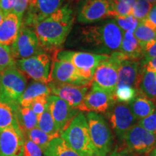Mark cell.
<instances>
[{
  "instance_id": "cell-1",
  "label": "cell",
  "mask_w": 156,
  "mask_h": 156,
  "mask_svg": "<svg viewBox=\"0 0 156 156\" xmlns=\"http://www.w3.org/2000/svg\"><path fill=\"white\" fill-rule=\"evenodd\" d=\"M74 20L73 9L71 4L68 2L33 27L41 48L45 53L53 56L60 51L72 30Z\"/></svg>"
},
{
  "instance_id": "cell-2",
  "label": "cell",
  "mask_w": 156,
  "mask_h": 156,
  "mask_svg": "<svg viewBox=\"0 0 156 156\" xmlns=\"http://www.w3.org/2000/svg\"><path fill=\"white\" fill-rule=\"evenodd\" d=\"M77 44L90 53L110 55L119 50L123 33L114 19L103 20L80 30Z\"/></svg>"
},
{
  "instance_id": "cell-3",
  "label": "cell",
  "mask_w": 156,
  "mask_h": 156,
  "mask_svg": "<svg viewBox=\"0 0 156 156\" xmlns=\"http://www.w3.org/2000/svg\"><path fill=\"white\" fill-rule=\"evenodd\" d=\"M60 137L80 156H96L89 133L86 116L79 112L61 133Z\"/></svg>"
},
{
  "instance_id": "cell-4",
  "label": "cell",
  "mask_w": 156,
  "mask_h": 156,
  "mask_svg": "<svg viewBox=\"0 0 156 156\" xmlns=\"http://www.w3.org/2000/svg\"><path fill=\"white\" fill-rule=\"evenodd\" d=\"M89 133L96 156H108L112 152L114 136L105 117L95 112L85 115Z\"/></svg>"
},
{
  "instance_id": "cell-5",
  "label": "cell",
  "mask_w": 156,
  "mask_h": 156,
  "mask_svg": "<svg viewBox=\"0 0 156 156\" xmlns=\"http://www.w3.org/2000/svg\"><path fill=\"white\" fill-rule=\"evenodd\" d=\"M26 78L16 68L6 69L0 73V101L15 108L20 105L26 88Z\"/></svg>"
},
{
  "instance_id": "cell-6",
  "label": "cell",
  "mask_w": 156,
  "mask_h": 156,
  "mask_svg": "<svg viewBox=\"0 0 156 156\" xmlns=\"http://www.w3.org/2000/svg\"><path fill=\"white\" fill-rule=\"evenodd\" d=\"M108 55L90 53L85 51H58L52 58L67 60L73 64L78 75L92 82L95 70L98 66L108 58Z\"/></svg>"
},
{
  "instance_id": "cell-7",
  "label": "cell",
  "mask_w": 156,
  "mask_h": 156,
  "mask_svg": "<svg viewBox=\"0 0 156 156\" xmlns=\"http://www.w3.org/2000/svg\"><path fill=\"white\" fill-rule=\"evenodd\" d=\"M127 58H129L122 52H113L106 60L96 67L92 83L109 93H114L117 85L119 68L121 63Z\"/></svg>"
},
{
  "instance_id": "cell-8",
  "label": "cell",
  "mask_w": 156,
  "mask_h": 156,
  "mask_svg": "<svg viewBox=\"0 0 156 156\" xmlns=\"http://www.w3.org/2000/svg\"><path fill=\"white\" fill-rule=\"evenodd\" d=\"M15 67L25 78H30L44 84L49 83L51 58L45 52L16 60Z\"/></svg>"
},
{
  "instance_id": "cell-9",
  "label": "cell",
  "mask_w": 156,
  "mask_h": 156,
  "mask_svg": "<svg viewBox=\"0 0 156 156\" xmlns=\"http://www.w3.org/2000/svg\"><path fill=\"white\" fill-rule=\"evenodd\" d=\"M114 0H80L77 6V20L92 24L112 16Z\"/></svg>"
},
{
  "instance_id": "cell-10",
  "label": "cell",
  "mask_w": 156,
  "mask_h": 156,
  "mask_svg": "<svg viewBox=\"0 0 156 156\" xmlns=\"http://www.w3.org/2000/svg\"><path fill=\"white\" fill-rule=\"evenodd\" d=\"M105 116L112 126L119 141H124L128 130L136 124L137 119L132 114L128 104L116 101L105 113Z\"/></svg>"
},
{
  "instance_id": "cell-11",
  "label": "cell",
  "mask_w": 156,
  "mask_h": 156,
  "mask_svg": "<svg viewBox=\"0 0 156 156\" xmlns=\"http://www.w3.org/2000/svg\"><path fill=\"white\" fill-rule=\"evenodd\" d=\"M12 55L15 60L30 57L42 52L38 40L33 29L21 25L16 41L10 46Z\"/></svg>"
},
{
  "instance_id": "cell-12",
  "label": "cell",
  "mask_w": 156,
  "mask_h": 156,
  "mask_svg": "<svg viewBox=\"0 0 156 156\" xmlns=\"http://www.w3.org/2000/svg\"><path fill=\"white\" fill-rule=\"evenodd\" d=\"M66 0H30L22 25L32 29L37 23L49 17Z\"/></svg>"
},
{
  "instance_id": "cell-13",
  "label": "cell",
  "mask_w": 156,
  "mask_h": 156,
  "mask_svg": "<svg viewBox=\"0 0 156 156\" xmlns=\"http://www.w3.org/2000/svg\"><path fill=\"white\" fill-rule=\"evenodd\" d=\"M84 98L80 111L105 114L116 102L114 93L105 90L94 83Z\"/></svg>"
},
{
  "instance_id": "cell-14",
  "label": "cell",
  "mask_w": 156,
  "mask_h": 156,
  "mask_svg": "<svg viewBox=\"0 0 156 156\" xmlns=\"http://www.w3.org/2000/svg\"><path fill=\"white\" fill-rule=\"evenodd\" d=\"M123 143L139 155H147L156 147V136L136 124L126 132Z\"/></svg>"
},
{
  "instance_id": "cell-15",
  "label": "cell",
  "mask_w": 156,
  "mask_h": 156,
  "mask_svg": "<svg viewBox=\"0 0 156 156\" xmlns=\"http://www.w3.org/2000/svg\"><path fill=\"white\" fill-rule=\"evenodd\" d=\"M50 82L81 86H90L92 83V82L78 75L75 67L71 62L55 58H53L52 68L50 72Z\"/></svg>"
},
{
  "instance_id": "cell-16",
  "label": "cell",
  "mask_w": 156,
  "mask_h": 156,
  "mask_svg": "<svg viewBox=\"0 0 156 156\" xmlns=\"http://www.w3.org/2000/svg\"><path fill=\"white\" fill-rule=\"evenodd\" d=\"M48 108L60 133L69 126L80 111L56 95L48 96Z\"/></svg>"
},
{
  "instance_id": "cell-17",
  "label": "cell",
  "mask_w": 156,
  "mask_h": 156,
  "mask_svg": "<svg viewBox=\"0 0 156 156\" xmlns=\"http://www.w3.org/2000/svg\"><path fill=\"white\" fill-rule=\"evenodd\" d=\"M47 85L52 94L65 101L72 107L79 111L90 87L54 82H50Z\"/></svg>"
},
{
  "instance_id": "cell-18",
  "label": "cell",
  "mask_w": 156,
  "mask_h": 156,
  "mask_svg": "<svg viewBox=\"0 0 156 156\" xmlns=\"http://www.w3.org/2000/svg\"><path fill=\"white\" fill-rule=\"evenodd\" d=\"M25 136L18 126L0 131V156H18L23 153Z\"/></svg>"
},
{
  "instance_id": "cell-19",
  "label": "cell",
  "mask_w": 156,
  "mask_h": 156,
  "mask_svg": "<svg viewBox=\"0 0 156 156\" xmlns=\"http://www.w3.org/2000/svg\"><path fill=\"white\" fill-rule=\"evenodd\" d=\"M143 69L142 60H124L119 68L116 87L126 85L138 89Z\"/></svg>"
},
{
  "instance_id": "cell-20",
  "label": "cell",
  "mask_w": 156,
  "mask_h": 156,
  "mask_svg": "<svg viewBox=\"0 0 156 156\" xmlns=\"http://www.w3.org/2000/svg\"><path fill=\"white\" fill-rule=\"evenodd\" d=\"M22 25L20 19L14 12L5 16L0 25V45L10 46L14 44Z\"/></svg>"
},
{
  "instance_id": "cell-21",
  "label": "cell",
  "mask_w": 156,
  "mask_h": 156,
  "mask_svg": "<svg viewBox=\"0 0 156 156\" xmlns=\"http://www.w3.org/2000/svg\"><path fill=\"white\" fill-rule=\"evenodd\" d=\"M128 106L137 121L153 114L156 109L155 103L142 94L138 89L136 97L128 103Z\"/></svg>"
},
{
  "instance_id": "cell-22",
  "label": "cell",
  "mask_w": 156,
  "mask_h": 156,
  "mask_svg": "<svg viewBox=\"0 0 156 156\" xmlns=\"http://www.w3.org/2000/svg\"><path fill=\"white\" fill-rule=\"evenodd\" d=\"M51 90L47 84L40 82H32L25 90L21 97L20 105L22 107H30L33 101L41 95H49Z\"/></svg>"
},
{
  "instance_id": "cell-23",
  "label": "cell",
  "mask_w": 156,
  "mask_h": 156,
  "mask_svg": "<svg viewBox=\"0 0 156 156\" xmlns=\"http://www.w3.org/2000/svg\"><path fill=\"white\" fill-rule=\"evenodd\" d=\"M16 121L20 129L23 134L29 130L37 127L38 118L37 115L30 107H22L20 106L16 109L15 112Z\"/></svg>"
},
{
  "instance_id": "cell-24",
  "label": "cell",
  "mask_w": 156,
  "mask_h": 156,
  "mask_svg": "<svg viewBox=\"0 0 156 156\" xmlns=\"http://www.w3.org/2000/svg\"><path fill=\"white\" fill-rule=\"evenodd\" d=\"M138 90L156 105V74L144 67Z\"/></svg>"
},
{
  "instance_id": "cell-25",
  "label": "cell",
  "mask_w": 156,
  "mask_h": 156,
  "mask_svg": "<svg viewBox=\"0 0 156 156\" xmlns=\"http://www.w3.org/2000/svg\"><path fill=\"white\" fill-rule=\"evenodd\" d=\"M44 156H80L59 137L52 140L44 151Z\"/></svg>"
},
{
  "instance_id": "cell-26",
  "label": "cell",
  "mask_w": 156,
  "mask_h": 156,
  "mask_svg": "<svg viewBox=\"0 0 156 156\" xmlns=\"http://www.w3.org/2000/svg\"><path fill=\"white\" fill-rule=\"evenodd\" d=\"M37 118H38L37 127L45 133L59 137L61 133L54 122L48 106L41 114L37 116Z\"/></svg>"
},
{
  "instance_id": "cell-27",
  "label": "cell",
  "mask_w": 156,
  "mask_h": 156,
  "mask_svg": "<svg viewBox=\"0 0 156 156\" xmlns=\"http://www.w3.org/2000/svg\"><path fill=\"white\" fill-rule=\"evenodd\" d=\"M119 51L131 59L141 60L143 57L142 46L134 36L131 39L123 38Z\"/></svg>"
},
{
  "instance_id": "cell-28",
  "label": "cell",
  "mask_w": 156,
  "mask_h": 156,
  "mask_svg": "<svg viewBox=\"0 0 156 156\" xmlns=\"http://www.w3.org/2000/svg\"><path fill=\"white\" fill-rule=\"evenodd\" d=\"M16 109L0 101V131L11 126H18L15 115Z\"/></svg>"
},
{
  "instance_id": "cell-29",
  "label": "cell",
  "mask_w": 156,
  "mask_h": 156,
  "mask_svg": "<svg viewBox=\"0 0 156 156\" xmlns=\"http://www.w3.org/2000/svg\"><path fill=\"white\" fill-rule=\"evenodd\" d=\"M56 137H58V136L50 135V134L45 133L44 132L41 131L38 127L32 129L25 134V138L34 142L42 150L43 152L46 149L50 142Z\"/></svg>"
},
{
  "instance_id": "cell-30",
  "label": "cell",
  "mask_w": 156,
  "mask_h": 156,
  "mask_svg": "<svg viewBox=\"0 0 156 156\" xmlns=\"http://www.w3.org/2000/svg\"><path fill=\"white\" fill-rule=\"evenodd\" d=\"M134 36L142 47L151 41L156 39V31L140 22L134 31Z\"/></svg>"
},
{
  "instance_id": "cell-31",
  "label": "cell",
  "mask_w": 156,
  "mask_h": 156,
  "mask_svg": "<svg viewBox=\"0 0 156 156\" xmlns=\"http://www.w3.org/2000/svg\"><path fill=\"white\" fill-rule=\"evenodd\" d=\"M136 0H114L112 16L127 17L132 15Z\"/></svg>"
},
{
  "instance_id": "cell-32",
  "label": "cell",
  "mask_w": 156,
  "mask_h": 156,
  "mask_svg": "<svg viewBox=\"0 0 156 156\" xmlns=\"http://www.w3.org/2000/svg\"><path fill=\"white\" fill-rule=\"evenodd\" d=\"M137 94V89L123 85L116 87L114 95L116 101L124 103H129Z\"/></svg>"
},
{
  "instance_id": "cell-33",
  "label": "cell",
  "mask_w": 156,
  "mask_h": 156,
  "mask_svg": "<svg viewBox=\"0 0 156 156\" xmlns=\"http://www.w3.org/2000/svg\"><path fill=\"white\" fill-rule=\"evenodd\" d=\"M16 60L12 55L10 46L0 45V73L6 69L15 67Z\"/></svg>"
},
{
  "instance_id": "cell-34",
  "label": "cell",
  "mask_w": 156,
  "mask_h": 156,
  "mask_svg": "<svg viewBox=\"0 0 156 156\" xmlns=\"http://www.w3.org/2000/svg\"><path fill=\"white\" fill-rule=\"evenodd\" d=\"M153 7V5L146 0H136L133 7L132 15L139 22L145 19Z\"/></svg>"
},
{
  "instance_id": "cell-35",
  "label": "cell",
  "mask_w": 156,
  "mask_h": 156,
  "mask_svg": "<svg viewBox=\"0 0 156 156\" xmlns=\"http://www.w3.org/2000/svg\"><path fill=\"white\" fill-rule=\"evenodd\" d=\"M114 20L121 30L123 31L129 30L130 29H135L140 23L132 15L127 17H115Z\"/></svg>"
},
{
  "instance_id": "cell-36",
  "label": "cell",
  "mask_w": 156,
  "mask_h": 156,
  "mask_svg": "<svg viewBox=\"0 0 156 156\" xmlns=\"http://www.w3.org/2000/svg\"><path fill=\"white\" fill-rule=\"evenodd\" d=\"M136 124L156 136V109L153 114L145 118L138 120Z\"/></svg>"
},
{
  "instance_id": "cell-37",
  "label": "cell",
  "mask_w": 156,
  "mask_h": 156,
  "mask_svg": "<svg viewBox=\"0 0 156 156\" xmlns=\"http://www.w3.org/2000/svg\"><path fill=\"white\" fill-rule=\"evenodd\" d=\"M44 152L38 145L25 138L23 148V156H43Z\"/></svg>"
},
{
  "instance_id": "cell-38",
  "label": "cell",
  "mask_w": 156,
  "mask_h": 156,
  "mask_svg": "<svg viewBox=\"0 0 156 156\" xmlns=\"http://www.w3.org/2000/svg\"><path fill=\"white\" fill-rule=\"evenodd\" d=\"M48 96V95H41V96L37 97L33 101L30 108L34 111L37 116L41 114L47 108Z\"/></svg>"
},
{
  "instance_id": "cell-39",
  "label": "cell",
  "mask_w": 156,
  "mask_h": 156,
  "mask_svg": "<svg viewBox=\"0 0 156 156\" xmlns=\"http://www.w3.org/2000/svg\"><path fill=\"white\" fill-rule=\"evenodd\" d=\"M109 156H140L139 154L132 151L123 144L122 146H116L114 150L111 152Z\"/></svg>"
},
{
  "instance_id": "cell-40",
  "label": "cell",
  "mask_w": 156,
  "mask_h": 156,
  "mask_svg": "<svg viewBox=\"0 0 156 156\" xmlns=\"http://www.w3.org/2000/svg\"><path fill=\"white\" fill-rule=\"evenodd\" d=\"M142 56L145 58L156 57V39L147 43L143 46Z\"/></svg>"
},
{
  "instance_id": "cell-41",
  "label": "cell",
  "mask_w": 156,
  "mask_h": 156,
  "mask_svg": "<svg viewBox=\"0 0 156 156\" xmlns=\"http://www.w3.org/2000/svg\"><path fill=\"white\" fill-rule=\"evenodd\" d=\"M29 1L30 0H17L14 10L12 12L15 14H16L20 18L22 19V20L23 15H24L28 7Z\"/></svg>"
},
{
  "instance_id": "cell-42",
  "label": "cell",
  "mask_w": 156,
  "mask_h": 156,
  "mask_svg": "<svg viewBox=\"0 0 156 156\" xmlns=\"http://www.w3.org/2000/svg\"><path fill=\"white\" fill-rule=\"evenodd\" d=\"M16 2L17 0H0V9L5 16L12 12Z\"/></svg>"
},
{
  "instance_id": "cell-43",
  "label": "cell",
  "mask_w": 156,
  "mask_h": 156,
  "mask_svg": "<svg viewBox=\"0 0 156 156\" xmlns=\"http://www.w3.org/2000/svg\"><path fill=\"white\" fill-rule=\"evenodd\" d=\"M142 62L145 69L156 73V57L144 58L143 60H142Z\"/></svg>"
},
{
  "instance_id": "cell-44",
  "label": "cell",
  "mask_w": 156,
  "mask_h": 156,
  "mask_svg": "<svg viewBox=\"0 0 156 156\" xmlns=\"http://www.w3.org/2000/svg\"><path fill=\"white\" fill-rule=\"evenodd\" d=\"M146 156H156V147L152 150L149 153L147 154V155Z\"/></svg>"
},
{
  "instance_id": "cell-45",
  "label": "cell",
  "mask_w": 156,
  "mask_h": 156,
  "mask_svg": "<svg viewBox=\"0 0 156 156\" xmlns=\"http://www.w3.org/2000/svg\"><path fill=\"white\" fill-rule=\"evenodd\" d=\"M146 1L148 2H150L151 4H152V5H156V0H146Z\"/></svg>"
},
{
  "instance_id": "cell-46",
  "label": "cell",
  "mask_w": 156,
  "mask_h": 156,
  "mask_svg": "<svg viewBox=\"0 0 156 156\" xmlns=\"http://www.w3.org/2000/svg\"><path fill=\"white\" fill-rule=\"evenodd\" d=\"M18 156H23V155H22V154H21V155H18Z\"/></svg>"
},
{
  "instance_id": "cell-47",
  "label": "cell",
  "mask_w": 156,
  "mask_h": 156,
  "mask_svg": "<svg viewBox=\"0 0 156 156\" xmlns=\"http://www.w3.org/2000/svg\"><path fill=\"white\" fill-rule=\"evenodd\" d=\"M155 74H156V73H155Z\"/></svg>"
}]
</instances>
